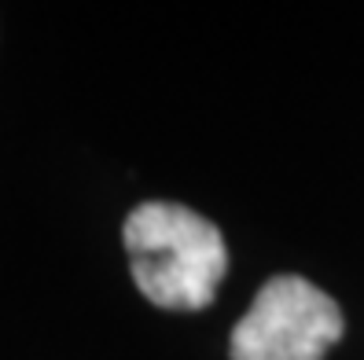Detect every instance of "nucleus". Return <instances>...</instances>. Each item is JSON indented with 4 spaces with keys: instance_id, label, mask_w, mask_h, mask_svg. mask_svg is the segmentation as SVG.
<instances>
[{
    "instance_id": "2",
    "label": "nucleus",
    "mask_w": 364,
    "mask_h": 360,
    "mask_svg": "<svg viewBox=\"0 0 364 360\" xmlns=\"http://www.w3.org/2000/svg\"><path fill=\"white\" fill-rule=\"evenodd\" d=\"M346 320L331 294L302 276H272L232 331V360H324Z\"/></svg>"
},
{
    "instance_id": "1",
    "label": "nucleus",
    "mask_w": 364,
    "mask_h": 360,
    "mask_svg": "<svg viewBox=\"0 0 364 360\" xmlns=\"http://www.w3.org/2000/svg\"><path fill=\"white\" fill-rule=\"evenodd\" d=\"M122 243L140 294L159 309H206L228 272L218 224L181 202H140L122 224Z\"/></svg>"
}]
</instances>
